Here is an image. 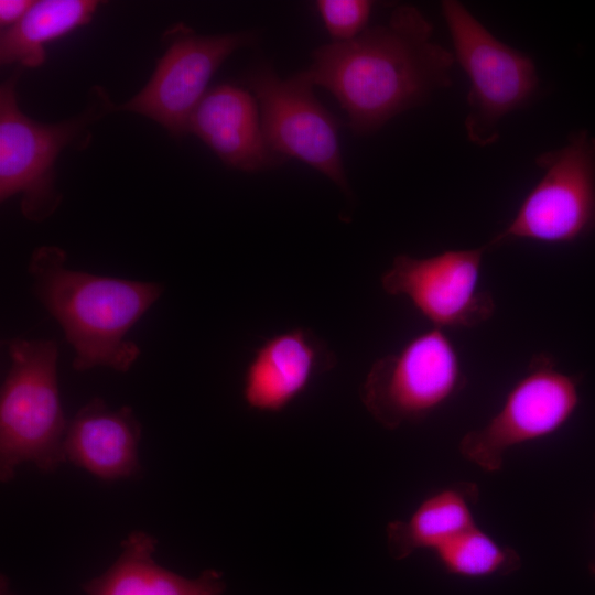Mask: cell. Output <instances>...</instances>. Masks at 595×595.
Wrapping results in <instances>:
<instances>
[{"mask_svg":"<svg viewBox=\"0 0 595 595\" xmlns=\"http://www.w3.org/2000/svg\"><path fill=\"white\" fill-rule=\"evenodd\" d=\"M432 35L419 9L399 6L385 24L316 48L303 74L336 98L355 133H371L452 84L453 52Z\"/></svg>","mask_w":595,"mask_h":595,"instance_id":"cell-1","label":"cell"},{"mask_svg":"<svg viewBox=\"0 0 595 595\" xmlns=\"http://www.w3.org/2000/svg\"><path fill=\"white\" fill-rule=\"evenodd\" d=\"M29 271L35 295L74 349L76 370L101 366L125 372L131 368L140 348L127 334L160 298L161 283L69 269L65 252L56 246L35 249Z\"/></svg>","mask_w":595,"mask_h":595,"instance_id":"cell-2","label":"cell"},{"mask_svg":"<svg viewBox=\"0 0 595 595\" xmlns=\"http://www.w3.org/2000/svg\"><path fill=\"white\" fill-rule=\"evenodd\" d=\"M0 397V479L24 463L44 473L65 462L66 421L58 390V348L53 340L15 338Z\"/></svg>","mask_w":595,"mask_h":595,"instance_id":"cell-3","label":"cell"},{"mask_svg":"<svg viewBox=\"0 0 595 595\" xmlns=\"http://www.w3.org/2000/svg\"><path fill=\"white\" fill-rule=\"evenodd\" d=\"M21 68L0 88V198L20 194L21 212L32 221H42L58 207L62 197L54 186V165L68 145H84L88 127L115 108L106 91L95 87L88 107L74 118L41 123L21 111L17 82Z\"/></svg>","mask_w":595,"mask_h":595,"instance_id":"cell-4","label":"cell"},{"mask_svg":"<svg viewBox=\"0 0 595 595\" xmlns=\"http://www.w3.org/2000/svg\"><path fill=\"white\" fill-rule=\"evenodd\" d=\"M441 10L455 62L469 82L466 137L477 147L493 145L500 136V121L536 94V64L529 55L497 39L459 1L444 0Z\"/></svg>","mask_w":595,"mask_h":595,"instance_id":"cell-5","label":"cell"},{"mask_svg":"<svg viewBox=\"0 0 595 595\" xmlns=\"http://www.w3.org/2000/svg\"><path fill=\"white\" fill-rule=\"evenodd\" d=\"M542 171L511 220L485 244L488 251L517 240L574 242L595 234V137L573 133L536 158Z\"/></svg>","mask_w":595,"mask_h":595,"instance_id":"cell-6","label":"cell"},{"mask_svg":"<svg viewBox=\"0 0 595 595\" xmlns=\"http://www.w3.org/2000/svg\"><path fill=\"white\" fill-rule=\"evenodd\" d=\"M465 385L456 347L444 329L432 327L398 351L378 358L361 383L359 397L375 421L397 430L423 421Z\"/></svg>","mask_w":595,"mask_h":595,"instance_id":"cell-7","label":"cell"},{"mask_svg":"<svg viewBox=\"0 0 595 595\" xmlns=\"http://www.w3.org/2000/svg\"><path fill=\"white\" fill-rule=\"evenodd\" d=\"M578 403V379L561 371L550 354H537L500 409L482 428L465 433L458 451L482 470L499 472L510 448L554 434Z\"/></svg>","mask_w":595,"mask_h":595,"instance_id":"cell-8","label":"cell"},{"mask_svg":"<svg viewBox=\"0 0 595 595\" xmlns=\"http://www.w3.org/2000/svg\"><path fill=\"white\" fill-rule=\"evenodd\" d=\"M247 84L258 102L272 152L282 160L288 156L304 162L348 191L338 121L316 98L303 72L283 79L270 66L261 65L247 76Z\"/></svg>","mask_w":595,"mask_h":595,"instance_id":"cell-9","label":"cell"},{"mask_svg":"<svg viewBox=\"0 0 595 595\" xmlns=\"http://www.w3.org/2000/svg\"><path fill=\"white\" fill-rule=\"evenodd\" d=\"M487 251L483 245L422 258L398 255L381 275V286L389 295L408 299L432 327H475L496 311L494 296L480 288Z\"/></svg>","mask_w":595,"mask_h":595,"instance_id":"cell-10","label":"cell"},{"mask_svg":"<svg viewBox=\"0 0 595 595\" xmlns=\"http://www.w3.org/2000/svg\"><path fill=\"white\" fill-rule=\"evenodd\" d=\"M253 41L251 32L202 36L180 30L145 86L117 108L148 117L180 138L187 133L190 118L214 73Z\"/></svg>","mask_w":595,"mask_h":595,"instance_id":"cell-11","label":"cell"},{"mask_svg":"<svg viewBox=\"0 0 595 595\" xmlns=\"http://www.w3.org/2000/svg\"><path fill=\"white\" fill-rule=\"evenodd\" d=\"M335 357L310 329L298 327L266 339L255 351L244 378V399L253 410H284L316 372L333 367Z\"/></svg>","mask_w":595,"mask_h":595,"instance_id":"cell-12","label":"cell"},{"mask_svg":"<svg viewBox=\"0 0 595 595\" xmlns=\"http://www.w3.org/2000/svg\"><path fill=\"white\" fill-rule=\"evenodd\" d=\"M187 133L204 141L225 164L244 172L283 161L267 143L255 96L237 85L207 90L190 118Z\"/></svg>","mask_w":595,"mask_h":595,"instance_id":"cell-13","label":"cell"},{"mask_svg":"<svg viewBox=\"0 0 595 595\" xmlns=\"http://www.w3.org/2000/svg\"><path fill=\"white\" fill-rule=\"evenodd\" d=\"M141 425L129 407L109 409L95 398L68 422L65 462L104 480L125 479L140 470Z\"/></svg>","mask_w":595,"mask_h":595,"instance_id":"cell-14","label":"cell"},{"mask_svg":"<svg viewBox=\"0 0 595 595\" xmlns=\"http://www.w3.org/2000/svg\"><path fill=\"white\" fill-rule=\"evenodd\" d=\"M156 539L141 530L122 542L116 561L83 584L86 595H223L224 575L209 569L188 578L161 566L153 558Z\"/></svg>","mask_w":595,"mask_h":595,"instance_id":"cell-15","label":"cell"},{"mask_svg":"<svg viewBox=\"0 0 595 595\" xmlns=\"http://www.w3.org/2000/svg\"><path fill=\"white\" fill-rule=\"evenodd\" d=\"M479 497L475 483L459 482L428 496L404 520L387 524L390 555L403 560L419 550L434 551L476 524L474 507Z\"/></svg>","mask_w":595,"mask_h":595,"instance_id":"cell-16","label":"cell"},{"mask_svg":"<svg viewBox=\"0 0 595 595\" xmlns=\"http://www.w3.org/2000/svg\"><path fill=\"white\" fill-rule=\"evenodd\" d=\"M98 7L99 2L95 0L34 1L18 23L2 31L1 64L41 66L46 58L45 45L87 24Z\"/></svg>","mask_w":595,"mask_h":595,"instance_id":"cell-17","label":"cell"},{"mask_svg":"<svg viewBox=\"0 0 595 595\" xmlns=\"http://www.w3.org/2000/svg\"><path fill=\"white\" fill-rule=\"evenodd\" d=\"M433 553L447 573L467 578L509 575L521 566L520 554L513 548L500 544L477 523Z\"/></svg>","mask_w":595,"mask_h":595,"instance_id":"cell-18","label":"cell"},{"mask_svg":"<svg viewBox=\"0 0 595 595\" xmlns=\"http://www.w3.org/2000/svg\"><path fill=\"white\" fill-rule=\"evenodd\" d=\"M374 3L368 0H320L317 11L333 42H347L366 30Z\"/></svg>","mask_w":595,"mask_h":595,"instance_id":"cell-19","label":"cell"},{"mask_svg":"<svg viewBox=\"0 0 595 595\" xmlns=\"http://www.w3.org/2000/svg\"><path fill=\"white\" fill-rule=\"evenodd\" d=\"M34 1L30 0H1L0 24L8 29L18 23L31 9Z\"/></svg>","mask_w":595,"mask_h":595,"instance_id":"cell-20","label":"cell"},{"mask_svg":"<svg viewBox=\"0 0 595 595\" xmlns=\"http://www.w3.org/2000/svg\"><path fill=\"white\" fill-rule=\"evenodd\" d=\"M0 595H15L10 587L9 581L4 575L0 580Z\"/></svg>","mask_w":595,"mask_h":595,"instance_id":"cell-21","label":"cell"},{"mask_svg":"<svg viewBox=\"0 0 595 595\" xmlns=\"http://www.w3.org/2000/svg\"><path fill=\"white\" fill-rule=\"evenodd\" d=\"M589 570L593 575H595V560L589 564Z\"/></svg>","mask_w":595,"mask_h":595,"instance_id":"cell-22","label":"cell"}]
</instances>
